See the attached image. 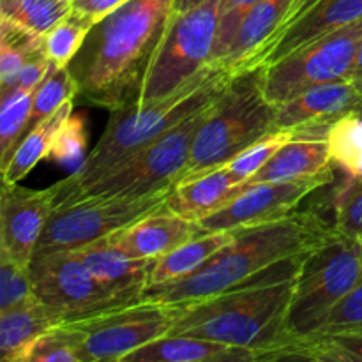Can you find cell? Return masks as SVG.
<instances>
[{"label":"cell","mask_w":362,"mask_h":362,"mask_svg":"<svg viewBox=\"0 0 362 362\" xmlns=\"http://www.w3.org/2000/svg\"><path fill=\"white\" fill-rule=\"evenodd\" d=\"M361 281L362 243L359 237L336 233L331 240L311 251L296 276L286 320L293 341L324 331L336 308Z\"/></svg>","instance_id":"6"},{"label":"cell","mask_w":362,"mask_h":362,"mask_svg":"<svg viewBox=\"0 0 362 362\" xmlns=\"http://www.w3.org/2000/svg\"><path fill=\"white\" fill-rule=\"evenodd\" d=\"M200 233L202 228L198 223L180 218L163 207L103 239L127 257L151 260L175 250Z\"/></svg>","instance_id":"18"},{"label":"cell","mask_w":362,"mask_h":362,"mask_svg":"<svg viewBox=\"0 0 362 362\" xmlns=\"http://www.w3.org/2000/svg\"><path fill=\"white\" fill-rule=\"evenodd\" d=\"M361 243H362V237H361Z\"/></svg>","instance_id":"44"},{"label":"cell","mask_w":362,"mask_h":362,"mask_svg":"<svg viewBox=\"0 0 362 362\" xmlns=\"http://www.w3.org/2000/svg\"><path fill=\"white\" fill-rule=\"evenodd\" d=\"M332 161L346 175H362V110L334 120L327 131Z\"/></svg>","instance_id":"31"},{"label":"cell","mask_w":362,"mask_h":362,"mask_svg":"<svg viewBox=\"0 0 362 362\" xmlns=\"http://www.w3.org/2000/svg\"><path fill=\"white\" fill-rule=\"evenodd\" d=\"M359 18H362V0H310L285 30L255 57L247 71L272 66Z\"/></svg>","instance_id":"15"},{"label":"cell","mask_w":362,"mask_h":362,"mask_svg":"<svg viewBox=\"0 0 362 362\" xmlns=\"http://www.w3.org/2000/svg\"><path fill=\"white\" fill-rule=\"evenodd\" d=\"M173 2L127 0L92 27L69 64L83 101L110 112L138 101Z\"/></svg>","instance_id":"2"},{"label":"cell","mask_w":362,"mask_h":362,"mask_svg":"<svg viewBox=\"0 0 362 362\" xmlns=\"http://www.w3.org/2000/svg\"><path fill=\"white\" fill-rule=\"evenodd\" d=\"M55 191L27 189L18 184H4L0 193V250L18 264L30 267L35 246L46 223L55 212Z\"/></svg>","instance_id":"14"},{"label":"cell","mask_w":362,"mask_h":362,"mask_svg":"<svg viewBox=\"0 0 362 362\" xmlns=\"http://www.w3.org/2000/svg\"><path fill=\"white\" fill-rule=\"evenodd\" d=\"M94 21L85 14L71 9L67 16L53 25L42 37V49L55 67H67L83 46Z\"/></svg>","instance_id":"29"},{"label":"cell","mask_w":362,"mask_h":362,"mask_svg":"<svg viewBox=\"0 0 362 362\" xmlns=\"http://www.w3.org/2000/svg\"><path fill=\"white\" fill-rule=\"evenodd\" d=\"M332 226L343 235L362 237V175H349L336 193Z\"/></svg>","instance_id":"36"},{"label":"cell","mask_w":362,"mask_h":362,"mask_svg":"<svg viewBox=\"0 0 362 362\" xmlns=\"http://www.w3.org/2000/svg\"><path fill=\"white\" fill-rule=\"evenodd\" d=\"M283 359L362 362V325L325 331L290 346Z\"/></svg>","instance_id":"26"},{"label":"cell","mask_w":362,"mask_h":362,"mask_svg":"<svg viewBox=\"0 0 362 362\" xmlns=\"http://www.w3.org/2000/svg\"><path fill=\"white\" fill-rule=\"evenodd\" d=\"M308 2L310 0H258L244 18L239 34L219 69H225L230 76L250 69L255 57L285 30Z\"/></svg>","instance_id":"17"},{"label":"cell","mask_w":362,"mask_h":362,"mask_svg":"<svg viewBox=\"0 0 362 362\" xmlns=\"http://www.w3.org/2000/svg\"><path fill=\"white\" fill-rule=\"evenodd\" d=\"M297 129H278L274 133L267 134V136L260 138L258 141H255L253 145L243 151L240 154H237L235 158L230 159L226 163V168L230 170L233 177H235L239 182L246 184L250 182L251 177L286 144V141L292 140L296 136Z\"/></svg>","instance_id":"35"},{"label":"cell","mask_w":362,"mask_h":362,"mask_svg":"<svg viewBox=\"0 0 362 362\" xmlns=\"http://www.w3.org/2000/svg\"><path fill=\"white\" fill-rule=\"evenodd\" d=\"M42 49V37L0 18V92L13 87L23 64Z\"/></svg>","instance_id":"30"},{"label":"cell","mask_w":362,"mask_h":362,"mask_svg":"<svg viewBox=\"0 0 362 362\" xmlns=\"http://www.w3.org/2000/svg\"><path fill=\"white\" fill-rule=\"evenodd\" d=\"M126 362H246L258 361L253 350L225 345L212 339L166 334L124 359Z\"/></svg>","instance_id":"22"},{"label":"cell","mask_w":362,"mask_h":362,"mask_svg":"<svg viewBox=\"0 0 362 362\" xmlns=\"http://www.w3.org/2000/svg\"><path fill=\"white\" fill-rule=\"evenodd\" d=\"M246 186L247 182H239L223 165L200 175L179 180L170 191L165 209L180 218L200 223L232 202L246 189Z\"/></svg>","instance_id":"20"},{"label":"cell","mask_w":362,"mask_h":362,"mask_svg":"<svg viewBox=\"0 0 362 362\" xmlns=\"http://www.w3.org/2000/svg\"><path fill=\"white\" fill-rule=\"evenodd\" d=\"M73 108L74 99H69L57 112H53L52 115L42 119L39 124H35L25 134L23 140L14 148V154L11 158L9 165L6 166V170H2L4 184H18L41 159L48 158L53 140H55L64 120L73 113Z\"/></svg>","instance_id":"25"},{"label":"cell","mask_w":362,"mask_h":362,"mask_svg":"<svg viewBox=\"0 0 362 362\" xmlns=\"http://www.w3.org/2000/svg\"><path fill=\"white\" fill-rule=\"evenodd\" d=\"M278 108L264 92V69L230 78L194 134L189 161L179 180L226 165L260 138L278 131Z\"/></svg>","instance_id":"5"},{"label":"cell","mask_w":362,"mask_h":362,"mask_svg":"<svg viewBox=\"0 0 362 362\" xmlns=\"http://www.w3.org/2000/svg\"><path fill=\"white\" fill-rule=\"evenodd\" d=\"M257 2L258 0H221L218 35H216L214 53H212V67L219 69L239 34L244 18Z\"/></svg>","instance_id":"38"},{"label":"cell","mask_w":362,"mask_h":362,"mask_svg":"<svg viewBox=\"0 0 362 362\" xmlns=\"http://www.w3.org/2000/svg\"><path fill=\"white\" fill-rule=\"evenodd\" d=\"M35 297L30 267L0 250V311Z\"/></svg>","instance_id":"37"},{"label":"cell","mask_w":362,"mask_h":362,"mask_svg":"<svg viewBox=\"0 0 362 362\" xmlns=\"http://www.w3.org/2000/svg\"><path fill=\"white\" fill-rule=\"evenodd\" d=\"M356 325H362V281L336 308L331 320L327 322V325H325L322 332L336 331V329L343 327H356Z\"/></svg>","instance_id":"39"},{"label":"cell","mask_w":362,"mask_h":362,"mask_svg":"<svg viewBox=\"0 0 362 362\" xmlns=\"http://www.w3.org/2000/svg\"><path fill=\"white\" fill-rule=\"evenodd\" d=\"M211 105L187 117L154 144L127 158L101 179L67 198L59 207H69L87 200L141 198L175 186L189 161L194 134L204 122Z\"/></svg>","instance_id":"7"},{"label":"cell","mask_w":362,"mask_h":362,"mask_svg":"<svg viewBox=\"0 0 362 362\" xmlns=\"http://www.w3.org/2000/svg\"><path fill=\"white\" fill-rule=\"evenodd\" d=\"M74 251L87 265L88 271L106 286L122 293L144 296L145 288L148 286L154 258L151 260L131 258L110 246L105 239H99Z\"/></svg>","instance_id":"23"},{"label":"cell","mask_w":362,"mask_h":362,"mask_svg":"<svg viewBox=\"0 0 362 362\" xmlns=\"http://www.w3.org/2000/svg\"><path fill=\"white\" fill-rule=\"evenodd\" d=\"M126 2L127 0H74L73 9H76L78 13L85 14L94 23H98L99 20L108 16L110 13H113L117 7H120Z\"/></svg>","instance_id":"41"},{"label":"cell","mask_w":362,"mask_h":362,"mask_svg":"<svg viewBox=\"0 0 362 362\" xmlns=\"http://www.w3.org/2000/svg\"><path fill=\"white\" fill-rule=\"evenodd\" d=\"M170 191L172 187L141 198L87 200L69 207L55 209L42 230L34 257L53 251L78 250L103 237L120 232L126 226L165 207Z\"/></svg>","instance_id":"12"},{"label":"cell","mask_w":362,"mask_h":362,"mask_svg":"<svg viewBox=\"0 0 362 362\" xmlns=\"http://www.w3.org/2000/svg\"><path fill=\"white\" fill-rule=\"evenodd\" d=\"M78 95V85L71 74L69 66L55 67L49 71L41 85L35 88L34 103H32L30 120H28V131L41 122L42 119L52 115L66 101L74 99Z\"/></svg>","instance_id":"32"},{"label":"cell","mask_w":362,"mask_h":362,"mask_svg":"<svg viewBox=\"0 0 362 362\" xmlns=\"http://www.w3.org/2000/svg\"><path fill=\"white\" fill-rule=\"evenodd\" d=\"M73 2H74V0H73Z\"/></svg>","instance_id":"45"},{"label":"cell","mask_w":362,"mask_h":362,"mask_svg":"<svg viewBox=\"0 0 362 362\" xmlns=\"http://www.w3.org/2000/svg\"><path fill=\"white\" fill-rule=\"evenodd\" d=\"M64 324L59 311L37 296L0 311V352L6 362H27L32 346L49 329Z\"/></svg>","instance_id":"21"},{"label":"cell","mask_w":362,"mask_h":362,"mask_svg":"<svg viewBox=\"0 0 362 362\" xmlns=\"http://www.w3.org/2000/svg\"><path fill=\"white\" fill-rule=\"evenodd\" d=\"M30 274L35 296L59 311L64 324L141 299L133 293L117 292L99 281L74 250L34 257Z\"/></svg>","instance_id":"11"},{"label":"cell","mask_w":362,"mask_h":362,"mask_svg":"<svg viewBox=\"0 0 362 362\" xmlns=\"http://www.w3.org/2000/svg\"><path fill=\"white\" fill-rule=\"evenodd\" d=\"M331 223L313 211H296L286 218L251 228L235 237L198 271L186 278L145 288L141 299L189 304L226 292L286 258L310 253L336 235Z\"/></svg>","instance_id":"3"},{"label":"cell","mask_w":362,"mask_h":362,"mask_svg":"<svg viewBox=\"0 0 362 362\" xmlns=\"http://www.w3.org/2000/svg\"><path fill=\"white\" fill-rule=\"evenodd\" d=\"M230 78L225 69L207 67L165 98L113 110L105 133L85 158L83 165L67 179L53 184L57 207L127 158L154 144L187 117L211 105Z\"/></svg>","instance_id":"4"},{"label":"cell","mask_w":362,"mask_h":362,"mask_svg":"<svg viewBox=\"0 0 362 362\" xmlns=\"http://www.w3.org/2000/svg\"><path fill=\"white\" fill-rule=\"evenodd\" d=\"M362 110V95L349 80L315 85L278 106L276 127L299 129L332 124L334 120Z\"/></svg>","instance_id":"19"},{"label":"cell","mask_w":362,"mask_h":362,"mask_svg":"<svg viewBox=\"0 0 362 362\" xmlns=\"http://www.w3.org/2000/svg\"><path fill=\"white\" fill-rule=\"evenodd\" d=\"M73 9V0H0V18L45 37Z\"/></svg>","instance_id":"28"},{"label":"cell","mask_w":362,"mask_h":362,"mask_svg":"<svg viewBox=\"0 0 362 362\" xmlns=\"http://www.w3.org/2000/svg\"><path fill=\"white\" fill-rule=\"evenodd\" d=\"M235 237V230L226 232H202L200 235L186 240L175 250L154 258L148 286L163 285L186 278L202 267L212 255L218 253L223 246ZM147 286V288H148Z\"/></svg>","instance_id":"24"},{"label":"cell","mask_w":362,"mask_h":362,"mask_svg":"<svg viewBox=\"0 0 362 362\" xmlns=\"http://www.w3.org/2000/svg\"><path fill=\"white\" fill-rule=\"evenodd\" d=\"M221 0H205L184 13H172L151 60L136 103L165 98L212 67Z\"/></svg>","instance_id":"8"},{"label":"cell","mask_w":362,"mask_h":362,"mask_svg":"<svg viewBox=\"0 0 362 362\" xmlns=\"http://www.w3.org/2000/svg\"><path fill=\"white\" fill-rule=\"evenodd\" d=\"M35 90L11 87L0 92V168L6 170L14 148L28 133V120L32 113Z\"/></svg>","instance_id":"27"},{"label":"cell","mask_w":362,"mask_h":362,"mask_svg":"<svg viewBox=\"0 0 362 362\" xmlns=\"http://www.w3.org/2000/svg\"><path fill=\"white\" fill-rule=\"evenodd\" d=\"M87 127H85L83 113H71L60 126L48 159L59 163L64 168H69L71 173L76 172L83 165L87 151Z\"/></svg>","instance_id":"34"},{"label":"cell","mask_w":362,"mask_h":362,"mask_svg":"<svg viewBox=\"0 0 362 362\" xmlns=\"http://www.w3.org/2000/svg\"><path fill=\"white\" fill-rule=\"evenodd\" d=\"M349 81L354 85V87H356V90L362 95V45H361L359 52H357L356 62H354L352 71H350Z\"/></svg>","instance_id":"42"},{"label":"cell","mask_w":362,"mask_h":362,"mask_svg":"<svg viewBox=\"0 0 362 362\" xmlns=\"http://www.w3.org/2000/svg\"><path fill=\"white\" fill-rule=\"evenodd\" d=\"M205 0H175L173 2V13H184V11L191 9V7L200 6Z\"/></svg>","instance_id":"43"},{"label":"cell","mask_w":362,"mask_h":362,"mask_svg":"<svg viewBox=\"0 0 362 362\" xmlns=\"http://www.w3.org/2000/svg\"><path fill=\"white\" fill-rule=\"evenodd\" d=\"M52 69L53 64L49 62V59L46 57L45 49H41V52L34 53V55L23 64V67H21L20 73H18L16 80H14L13 87L25 88V90H35V88L45 81V78L48 76Z\"/></svg>","instance_id":"40"},{"label":"cell","mask_w":362,"mask_h":362,"mask_svg":"<svg viewBox=\"0 0 362 362\" xmlns=\"http://www.w3.org/2000/svg\"><path fill=\"white\" fill-rule=\"evenodd\" d=\"M27 362H83L80 332L67 322L49 329L32 346Z\"/></svg>","instance_id":"33"},{"label":"cell","mask_w":362,"mask_h":362,"mask_svg":"<svg viewBox=\"0 0 362 362\" xmlns=\"http://www.w3.org/2000/svg\"><path fill=\"white\" fill-rule=\"evenodd\" d=\"M329 126L331 124L299 127L296 136L286 141L247 184L304 180L331 173L336 165L329 151Z\"/></svg>","instance_id":"16"},{"label":"cell","mask_w":362,"mask_h":362,"mask_svg":"<svg viewBox=\"0 0 362 362\" xmlns=\"http://www.w3.org/2000/svg\"><path fill=\"white\" fill-rule=\"evenodd\" d=\"M310 253L278 262L218 296L179 304L182 313L170 334L194 336L253 350L258 361H281L296 343L286 320L296 276Z\"/></svg>","instance_id":"1"},{"label":"cell","mask_w":362,"mask_h":362,"mask_svg":"<svg viewBox=\"0 0 362 362\" xmlns=\"http://www.w3.org/2000/svg\"><path fill=\"white\" fill-rule=\"evenodd\" d=\"M362 45V18L310 42L264 69V92L278 108L293 95L331 81L349 80Z\"/></svg>","instance_id":"10"},{"label":"cell","mask_w":362,"mask_h":362,"mask_svg":"<svg viewBox=\"0 0 362 362\" xmlns=\"http://www.w3.org/2000/svg\"><path fill=\"white\" fill-rule=\"evenodd\" d=\"M180 313L179 304L140 299L67 324L80 332L83 362L124 361L134 350L170 334Z\"/></svg>","instance_id":"9"},{"label":"cell","mask_w":362,"mask_h":362,"mask_svg":"<svg viewBox=\"0 0 362 362\" xmlns=\"http://www.w3.org/2000/svg\"><path fill=\"white\" fill-rule=\"evenodd\" d=\"M331 180L332 172L304 180L247 184L243 193L198 225L202 232H226L278 221L293 214L311 193Z\"/></svg>","instance_id":"13"}]
</instances>
